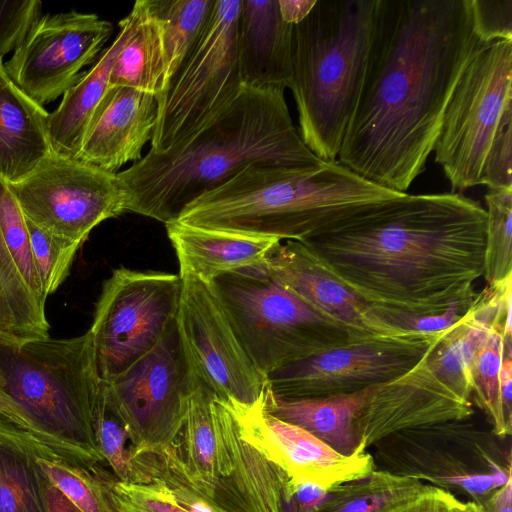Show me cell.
<instances>
[{"mask_svg":"<svg viewBox=\"0 0 512 512\" xmlns=\"http://www.w3.org/2000/svg\"><path fill=\"white\" fill-rule=\"evenodd\" d=\"M500 284L486 286L477 293L468 312L440 333L425 356V362L436 378L469 401L473 359L491 328L497 325Z\"/></svg>","mask_w":512,"mask_h":512,"instance_id":"26","label":"cell"},{"mask_svg":"<svg viewBox=\"0 0 512 512\" xmlns=\"http://www.w3.org/2000/svg\"><path fill=\"white\" fill-rule=\"evenodd\" d=\"M0 416L32 432V428L22 410L2 389H0Z\"/></svg>","mask_w":512,"mask_h":512,"instance_id":"48","label":"cell"},{"mask_svg":"<svg viewBox=\"0 0 512 512\" xmlns=\"http://www.w3.org/2000/svg\"><path fill=\"white\" fill-rule=\"evenodd\" d=\"M292 27L283 20L278 0H242L237 43L244 86H289Z\"/></svg>","mask_w":512,"mask_h":512,"instance_id":"22","label":"cell"},{"mask_svg":"<svg viewBox=\"0 0 512 512\" xmlns=\"http://www.w3.org/2000/svg\"><path fill=\"white\" fill-rule=\"evenodd\" d=\"M262 270L273 281L343 324L355 338L405 333L382 321L372 306L302 242L281 241L267 257Z\"/></svg>","mask_w":512,"mask_h":512,"instance_id":"19","label":"cell"},{"mask_svg":"<svg viewBox=\"0 0 512 512\" xmlns=\"http://www.w3.org/2000/svg\"><path fill=\"white\" fill-rule=\"evenodd\" d=\"M464 503L453 493L432 486L419 497L392 512H461Z\"/></svg>","mask_w":512,"mask_h":512,"instance_id":"43","label":"cell"},{"mask_svg":"<svg viewBox=\"0 0 512 512\" xmlns=\"http://www.w3.org/2000/svg\"><path fill=\"white\" fill-rule=\"evenodd\" d=\"M499 392L502 414L512 430V345L503 344V356L499 371Z\"/></svg>","mask_w":512,"mask_h":512,"instance_id":"44","label":"cell"},{"mask_svg":"<svg viewBox=\"0 0 512 512\" xmlns=\"http://www.w3.org/2000/svg\"><path fill=\"white\" fill-rule=\"evenodd\" d=\"M129 32L112 66L109 87H128L158 98L166 82L162 24L149 0H138L127 15Z\"/></svg>","mask_w":512,"mask_h":512,"instance_id":"29","label":"cell"},{"mask_svg":"<svg viewBox=\"0 0 512 512\" xmlns=\"http://www.w3.org/2000/svg\"><path fill=\"white\" fill-rule=\"evenodd\" d=\"M321 398L284 399L274 396L268 385L264 408L270 415L311 433L338 453L346 456L364 452L356 420L376 388Z\"/></svg>","mask_w":512,"mask_h":512,"instance_id":"27","label":"cell"},{"mask_svg":"<svg viewBox=\"0 0 512 512\" xmlns=\"http://www.w3.org/2000/svg\"><path fill=\"white\" fill-rule=\"evenodd\" d=\"M461 512H485L484 507L476 503L474 501H467L464 503V506L461 510Z\"/></svg>","mask_w":512,"mask_h":512,"instance_id":"49","label":"cell"},{"mask_svg":"<svg viewBox=\"0 0 512 512\" xmlns=\"http://www.w3.org/2000/svg\"><path fill=\"white\" fill-rule=\"evenodd\" d=\"M158 117L155 95L128 87H108L75 159L108 173L137 162L151 141Z\"/></svg>","mask_w":512,"mask_h":512,"instance_id":"20","label":"cell"},{"mask_svg":"<svg viewBox=\"0 0 512 512\" xmlns=\"http://www.w3.org/2000/svg\"><path fill=\"white\" fill-rule=\"evenodd\" d=\"M210 286L243 349L265 378L285 365L355 338L343 324L262 269L226 273Z\"/></svg>","mask_w":512,"mask_h":512,"instance_id":"7","label":"cell"},{"mask_svg":"<svg viewBox=\"0 0 512 512\" xmlns=\"http://www.w3.org/2000/svg\"><path fill=\"white\" fill-rule=\"evenodd\" d=\"M113 32L111 22L75 10L41 15L4 64L12 81L44 106L70 89L95 63Z\"/></svg>","mask_w":512,"mask_h":512,"instance_id":"16","label":"cell"},{"mask_svg":"<svg viewBox=\"0 0 512 512\" xmlns=\"http://www.w3.org/2000/svg\"><path fill=\"white\" fill-rule=\"evenodd\" d=\"M22 436L49 481L82 512H121L118 479L105 463L25 429Z\"/></svg>","mask_w":512,"mask_h":512,"instance_id":"25","label":"cell"},{"mask_svg":"<svg viewBox=\"0 0 512 512\" xmlns=\"http://www.w3.org/2000/svg\"><path fill=\"white\" fill-rule=\"evenodd\" d=\"M7 184L28 220L81 244L101 222L125 212L116 173L53 152Z\"/></svg>","mask_w":512,"mask_h":512,"instance_id":"14","label":"cell"},{"mask_svg":"<svg viewBox=\"0 0 512 512\" xmlns=\"http://www.w3.org/2000/svg\"><path fill=\"white\" fill-rule=\"evenodd\" d=\"M41 11L39 0H0V61L19 46Z\"/></svg>","mask_w":512,"mask_h":512,"instance_id":"40","label":"cell"},{"mask_svg":"<svg viewBox=\"0 0 512 512\" xmlns=\"http://www.w3.org/2000/svg\"><path fill=\"white\" fill-rule=\"evenodd\" d=\"M485 239L486 210L477 201L406 192L302 243L370 306L426 315L474 301Z\"/></svg>","mask_w":512,"mask_h":512,"instance_id":"2","label":"cell"},{"mask_svg":"<svg viewBox=\"0 0 512 512\" xmlns=\"http://www.w3.org/2000/svg\"><path fill=\"white\" fill-rule=\"evenodd\" d=\"M95 434L99 452L116 478L124 483L140 484L136 460L138 449L132 443L125 424L107 402L104 381L97 409Z\"/></svg>","mask_w":512,"mask_h":512,"instance_id":"35","label":"cell"},{"mask_svg":"<svg viewBox=\"0 0 512 512\" xmlns=\"http://www.w3.org/2000/svg\"><path fill=\"white\" fill-rule=\"evenodd\" d=\"M470 0H375L360 91L337 161L406 193L465 67L484 46Z\"/></svg>","mask_w":512,"mask_h":512,"instance_id":"1","label":"cell"},{"mask_svg":"<svg viewBox=\"0 0 512 512\" xmlns=\"http://www.w3.org/2000/svg\"><path fill=\"white\" fill-rule=\"evenodd\" d=\"M22 429L0 416V512H48L45 475Z\"/></svg>","mask_w":512,"mask_h":512,"instance_id":"30","label":"cell"},{"mask_svg":"<svg viewBox=\"0 0 512 512\" xmlns=\"http://www.w3.org/2000/svg\"><path fill=\"white\" fill-rule=\"evenodd\" d=\"M232 422L233 416L227 405L196 378L185 421L170 444L187 475L215 478L233 471Z\"/></svg>","mask_w":512,"mask_h":512,"instance_id":"23","label":"cell"},{"mask_svg":"<svg viewBox=\"0 0 512 512\" xmlns=\"http://www.w3.org/2000/svg\"><path fill=\"white\" fill-rule=\"evenodd\" d=\"M481 184L493 191H512V105L506 108L488 150Z\"/></svg>","mask_w":512,"mask_h":512,"instance_id":"38","label":"cell"},{"mask_svg":"<svg viewBox=\"0 0 512 512\" xmlns=\"http://www.w3.org/2000/svg\"><path fill=\"white\" fill-rule=\"evenodd\" d=\"M440 333L354 338L273 371L266 377L267 385L274 396L284 399L351 394L379 386L413 369Z\"/></svg>","mask_w":512,"mask_h":512,"instance_id":"13","label":"cell"},{"mask_svg":"<svg viewBox=\"0 0 512 512\" xmlns=\"http://www.w3.org/2000/svg\"><path fill=\"white\" fill-rule=\"evenodd\" d=\"M44 490L48 512H82L49 481L46 475L44 478Z\"/></svg>","mask_w":512,"mask_h":512,"instance_id":"47","label":"cell"},{"mask_svg":"<svg viewBox=\"0 0 512 512\" xmlns=\"http://www.w3.org/2000/svg\"><path fill=\"white\" fill-rule=\"evenodd\" d=\"M473 416L394 433L371 453L376 469L482 504L512 479L511 447Z\"/></svg>","mask_w":512,"mask_h":512,"instance_id":"8","label":"cell"},{"mask_svg":"<svg viewBox=\"0 0 512 512\" xmlns=\"http://www.w3.org/2000/svg\"><path fill=\"white\" fill-rule=\"evenodd\" d=\"M129 18L119 22V32L95 63L62 96L48 118V137L53 153L76 158L90 121L109 87L115 58L129 32Z\"/></svg>","mask_w":512,"mask_h":512,"instance_id":"28","label":"cell"},{"mask_svg":"<svg viewBox=\"0 0 512 512\" xmlns=\"http://www.w3.org/2000/svg\"><path fill=\"white\" fill-rule=\"evenodd\" d=\"M303 142L284 88L244 86L237 99L188 141L149 151L117 172L125 212L162 222L249 166L300 167L320 163Z\"/></svg>","mask_w":512,"mask_h":512,"instance_id":"3","label":"cell"},{"mask_svg":"<svg viewBox=\"0 0 512 512\" xmlns=\"http://www.w3.org/2000/svg\"><path fill=\"white\" fill-rule=\"evenodd\" d=\"M165 227L178 259L179 276H193L208 285L226 273L262 269L281 242L277 238L205 229L177 221L166 223Z\"/></svg>","mask_w":512,"mask_h":512,"instance_id":"21","label":"cell"},{"mask_svg":"<svg viewBox=\"0 0 512 512\" xmlns=\"http://www.w3.org/2000/svg\"><path fill=\"white\" fill-rule=\"evenodd\" d=\"M336 161L254 165L188 204L179 223L305 242L360 209L403 195Z\"/></svg>","mask_w":512,"mask_h":512,"instance_id":"4","label":"cell"},{"mask_svg":"<svg viewBox=\"0 0 512 512\" xmlns=\"http://www.w3.org/2000/svg\"><path fill=\"white\" fill-rule=\"evenodd\" d=\"M0 341L10 342L0 319Z\"/></svg>","mask_w":512,"mask_h":512,"instance_id":"50","label":"cell"},{"mask_svg":"<svg viewBox=\"0 0 512 512\" xmlns=\"http://www.w3.org/2000/svg\"><path fill=\"white\" fill-rule=\"evenodd\" d=\"M486 239L483 276L488 287L512 277V191L485 195Z\"/></svg>","mask_w":512,"mask_h":512,"instance_id":"34","label":"cell"},{"mask_svg":"<svg viewBox=\"0 0 512 512\" xmlns=\"http://www.w3.org/2000/svg\"><path fill=\"white\" fill-rule=\"evenodd\" d=\"M512 105V42L484 45L462 72L446 106L433 152L452 191L481 184L485 159Z\"/></svg>","mask_w":512,"mask_h":512,"instance_id":"10","label":"cell"},{"mask_svg":"<svg viewBox=\"0 0 512 512\" xmlns=\"http://www.w3.org/2000/svg\"><path fill=\"white\" fill-rule=\"evenodd\" d=\"M226 405L241 435L291 482L312 483L329 492L376 469L368 450L342 455L306 430L270 415L264 408V395L252 406Z\"/></svg>","mask_w":512,"mask_h":512,"instance_id":"17","label":"cell"},{"mask_svg":"<svg viewBox=\"0 0 512 512\" xmlns=\"http://www.w3.org/2000/svg\"><path fill=\"white\" fill-rule=\"evenodd\" d=\"M26 224L35 268L43 296L47 299L68 277L82 244L47 231L27 218Z\"/></svg>","mask_w":512,"mask_h":512,"instance_id":"37","label":"cell"},{"mask_svg":"<svg viewBox=\"0 0 512 512\" xmlns=\"http://www.w3.org/2000/svg\"><path fill=\"white\" fill-rule=\"evenodd\" d=\"M473 29L484 44L512 42V0H470Z\"/></svg>","mask_w":512,"mask_h":512,"instance_id":"41","label":"cell"},{"mask_svg":"<svg viewBox=\"0 0 512 512\" xmlns=\"http://www.w3.org/2000/svg\"><path fill=\"white\" fill-rule=\"evenodd\" d=\"M0 231L18 270L40 306L45 308L30 246L26 218L5 180L0 178Z\"/></svg>","mask_w":512,"mask_h":512,"instance_id":"36","label":"cell"},{"mask_svg":"<svg viewBox=\"0 0 512 512\" xmlns=\"http://www.w3.org/2000/svg\"><path fill=\"white\" fill-rule=\"evenodd\" d=\"M375 0H316L292 27L291 80L299 134L336 161L365 69Z\"/></svg>","mask_w":512,"mask_h":512,"instance_id":"5","label":"cell"},{"mask_svg":"<svg viewBox=\"0 0 512 512\" xmlns=\"http://www.w3.org/2000/svg\"><path fill=\"white\" fill-rule=\"evenodd\" d=\"M3 386H4V380H3L2 374L0 372V389H2Z\"/></svg>","mask_w":512,"mask_h":512,"instance_id":"51","label":"cell"},{"mask_svg":"<svg viewBox=\"0 0 512 512\" xmlns=\"http://www.w3.org/2000/svg\"><path fill=\"white\" fill-rule=\"evenodd\" d=\"M474 415L471 401L438 380L425 357L409 372L377 386L358 413L363 450L394 433Z\"/></svg>","mask_w":512,"mask_h":512,"instance_id":"18","label":"cell"},{"mask_svg":"<svg viewBox=\"0 0 512 512\" xmlns=\"http://www.w3.org/2000/svg\"><path fill=\"white\" fill-rule=\"evenodd\" d=\"M316 0H278L279 11L283 20L295 25L311 11Z\"/></svg>","mask_w":512,"mask_h":512,"instance_id":"45","label":"cell"},{"mask_svg":"<svg viewBox=\"0 0 512 512\" xmlns=\"http://www.w3.org/2000/svg\"><path fill=\"white\" fill-rule=\"evenodd\" d=\"M472 303L456 304L441 313L426 315H412L377 307H372V309L382 321L398 331L438 334L460 321L468 312Z\"/></svg>","mask_w":512,"mask_h":512,"instance_id":"42","label":"cell"},{"mask_svg":"<svg viewBox=\"0 0 512 512\" xmlns=\"http://www.w3.org/2000/svg\"><path fill=\"white\" fill-rule=\"evenodd\" d=\"M114 492L121 512H187L159 480L146 484L117 480Z\"/></svg>","mask_w":512,"mask_h":512,"instance_id":"39","label":"cell"},{"mask_svg":"<svg viewBox=\"0 0 512 512\" xmlns=\"http://www.w3.org/2000/svg\"><path fill=\"white\" fill-rule=\"evenodd\" d=\"M176 318L180 339L193 374L225 404L252 406L267 387L239 342L210 285L181 276Z\"/></svg>","mask_w":512,"mask_h":512,"instance_id":"15","label":"cell"},{"mask_svg":"<svg viewBox=\"0 0 512 512\" xmlns=\"http://www.w3.org/2000/svg\"><path fill=\"white\" fill-rule=\"evenodd\" d=\"M242 0H215L200 38L157 98L151 149L184 143L219 117L243 90L238 61Z\"/></svg>","mask_w":512,"mask_h":512,"instance_id":"9","label":"cell"},{"mask_svg":"<svg viewBox=\"0 0 512 512\" xmlns=\"http://www.w3.org/2000/svg\"><path fill=\"white\" fill-rule=\"evenodd\" d=\"M179 274L114 269L101 289L90 332L104 382L152 350L176 321Z\"/></svg>","mask_w":512,"mask_h":512,"instance_id":"11","label":"cell"},{"mask_svg":"<svg viewBox=\"0 0 512 512\" xmlns=\"http://www.w3.org/2000/svg\"><path fill=\"white\" fill-rule=\"evenodd\" d=\"M176 321L157 345L110 382L104 393L138 451L173 443L195 383Z\"/></svg>","mask_w":512,"mask_h":512,"instance_id":"12","label":"cell"},{"mask_svg":"<svg viewBox=\"0 0 512 512\" xmlns=\"http://www.w3.org/2000/svg\"><path fill=\"white\" fill-rule=\"evenodd\" d=\"M49 112L27 96L0 61V178L17 182L51 151Z\"/></svg>","mask_w":512,"mask_h":512,"instance_id":"24","label":"cell"},{"mask_svg":"<svg viewBox=\"0 0 512 512\" xmlns=\"http://www.w3.org/2000/svg\"><path fill=\"white\" fill-rule=\"evenodd\" d=\"M503 356V336L493 326L485 341L478 349L470 371V401L485 415L493 433L500 439H508L512 430L504 421L502 414L499 371Z\"/></svg>","mask_w":512,"mask_h":512,"instance_id":"33","label":"cell"},{"mask_svg":"<svg viewBox=\"0 0 512 512\" xmlns=\"http://www.w3.org/2000/svg\"><path fill=\"white\" fill-rule=\"evenodd\" d=\"M481 505L485 512H512V479L494 491Z\"/></svg>","mask_w":512,"mask_h":512,"instance_id":"46","label":"cell"},{"mask_svg":"<svg viewBox=\"0 0 512 512\" xmlns=\"http://www.w3.org/2000/svg\"><path fill=\"white\" fill-rule=\"evenodd\" d=\"M431 487L412 478L375 469L366 477L333 488L314 512H392Z\"/></svg>","mask_w":512,"mask_h":512,"instance_id":"31","label":"cell"},{"mask_svg":"<svg viewBox=\"0 0 512 512\" xmlns=\"http://www.w3.org/2000/svg\"><path fill=\"white\" fill-rule=\"evenodd\" d=\"M214 3L215 0H149L163 28L167 61L165 86L200 38Z\"/></svg>","mask_w":512,"mask_h":512,"instance_id":"32","label":"cell"},{"mask_svg":"<svg viewBox=\"0 0 512 512\" xmlns=\"http://www.w3.org/2000/svg\"><path fill=\"white\" fill-rule=\"evenodd\" d=\"M0 372L2 390L33 433L105 463L95 434L103 380L90 331L68 339L0 341Z\"/></svg>","mask_w":512,"mask_h":512,"instance_id":"6","label":"cell"}]
</instances>
